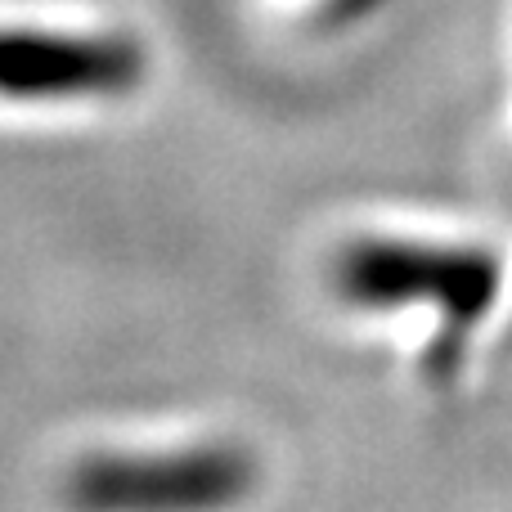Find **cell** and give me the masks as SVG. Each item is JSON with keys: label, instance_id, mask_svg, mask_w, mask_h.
Segmentation results:
<instances>
[{"label": "cell", "instance_id": "2", "mask_svg": "<svg viewBox=\"0 0 512 512\" xmlns=\"http://www.w3.org/2000/svg\"><path fill=\"white\" fill-rule=\"evenodd\" d=\"M256 459L239 445L162 454H90L68 477L77 512H225L252 495Z\"/></svg>", "mask_w": 512, "mask_h": 512}, {"label": "cell", "instance_id": "3", "mask_svg": "<svg viewBox=\"0 0 512 512\" xmlns=\"http://www.w3.org/2000/svg\"><path fill=\"white\" fill-rule=\"evenodd\" d=\"M140 77L144 54L122 36L0 27V99H108L135 90Z\"/></svg>", "mask_w": 512, "mask_h": 512}, {"label": "cell", "instance_id": "1", "mask_svg": "<svg viewBox=\"0 0 512 512\" xmlns=\"http://www.w3.org/2000/svg\"><path fill=\"white\" fill-rule=\"evenodd\" d=\"M333 288L342 301L364 310H396V306H436L445 324V351L432 373H450L459 360L454 342L481 319L495 301L499 265L495 256L477 248H441V243L414 239H355L337 252Z\"/></svg>", "mask_w": 512, "mask_h": 512}]
</instances>
